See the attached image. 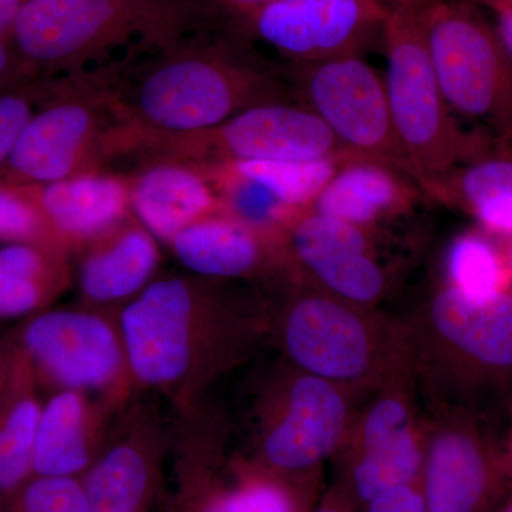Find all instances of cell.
<instances>
[{
  "label": "cell",
  "mask_w": 512,
  "mask_h": 512,
  "mask_svg": "<svg viewBox=\"0 0 512 512\" xmlns=\"http://www.w3.org/2000/svg\"><path fill=\"white\" fill-rule=\"evenodd\" d=\"M284 235L271 234L221 212L195 222L170 242L181 262L202 278H244L279 256Z\"/></svg>",
  "instance_id": "cell-20"
},
{
  "label": "cell",
  "mask_w": 512,
  "mask_h": 512,
  "mask_svg": "<svg viewBox=\"0 0 512 512\" xmlns=\"http://www.w3.org/2000/svg\"><path fill=\"white\" fill-rule=\"evenodd\" d=\"M30 188L63 249L109 234L123 224L131 208L128 178L116 174L92 171Z\"/></svg>",
  "instance_id": "cell-19"
},
{
  "label": "cell",
  "mask_w": 512,
  "mask_h": 512,
  "mask_svg": "<svg viewBox=\"0 0 512 512\" xmlns=\"http://www.w3.org/2000/svg\"><path fill=\"white\" fill-rule=\"evenodd\" d=\"M63 79L20 134L0 183L37 187L99 171L117 126L113 87Z\"/></svg>",
  "instance_id": "cell-5"
},
{
  "label": "cell",
  "mask_w": 512,
  "mask_h": 512,
  "mask_svg": "<svg viewBox=\"0 0 512 512\" xmlns=\"http://www.w3.org/2000/svg\"><path fill=\"white\" fill-rule=\"evenodd\" d=\"M448 106L512 137V72L493 35L450 0L419 9Z\"/></svg>",
  "instance_id": "cell-8"
},
{
  "label": "cell",
  "mask_w": 512,
  "mask_h": 512,
  "mask_svg": "<svg viewBox=\"0 0 512 512\" xmlns=\"http://www.w3.org/2000/svg\"><path fill=\"white\" fill-rule=\"evenodd\" d=\"M42 406L35 373L19 350L12 390L0 417V505L35 477L33 456Z\"/></svg>",
  "instance_id": "cell-25"
},
{
  "label": "cell",
  "mask_w": 512,
  "mask_h": 512,
  "mask_svg": "<svg viewBox=\"0 0 512 512\" xmlns=\"http://www.w3.org/2000/svg\"><path fill=\"white\" fill-rule=\"evenodd\" d=\"M204 10L195 0H26L9 42L37 79L73 77L198 35Z\"/></svg>",
  "instance_id": "cell-3"
},
{
  "label": "cell",
  "mask_w": 512,
  "mask_h": 512,
  "mask_svg": "<svg viewBox=\"0 0 512 512\" xmlns=\"http://www.w3.org/2000/svg\"><path fill=\"white\" fill-rule=\"evenodd\" d=\"M225 2L229 3V5L234 6L235 9H238L241 13H248L258 6L264 5V3L269 2V0H225Z\"/></svg>",
  "instance_id": "cell-40"
},
{
  "label": "cell",
  "mask_w": 512,
  "mask_h": 512,
  "mask_svg": "<svg viewBox=\"0 0 512 512\" xmlns=\"http://www.w3.org/2000/svg\"><path fill=\"white\" fill-rule=\"evenodd\" d=\"M0 512H87L82 478L35 476Z\"/></svg>",
  "instance_id": "cell-31"
},
{
  "label": "cell",
  "mask_w": 512,
  "mask_h": 512,
  "mask_svg": "<svg viewBox=\"0 0 512 512\" xmlns=\"http://www.w3.org/2000/svg\"><path fill=\"white\" fill-rule=\"evenodd\" d=\"M500 33L505 47L512 55V8H503L500 15Z\"/></svg>",
  "instance_id": "cell-38"
},
{
  "label": "cell",
  "mask_w": 512,
  "mask_h": 512,
  "mask_svg": "<svg viewBox=\"0 0 512 512\" xmlns=\"http://www.w3.org/2000/svg\"><path fill=\"white\" fill-rule=\"evenodd\" d=\"M19 350L15 342L0 343V417L8 403L13 379H15L16 365H18Z\"/></svg>",
  "instance_id": "cell-35"
},
{
  "label": "cell",
  "mask_w": 512,
  "mask_h": 512,
  "mask_svg": "<svg viewBox=\"0 0 512 512\" xmlns=\"http://www.w3.org/2000/svg\"><path fill=\"white\" fill-rule=\"evenodd\" d=\"M221 282L158 279L124 309L121 340L138 382L190 402L244 352L255 335V318Z\"/></svg>",
  "instance_id": "cell-1"
},
{
  "label": "cell",
  "mask_w": 512,
  "mask_h": 512,
  "mask_svg": "<svg viewBox=\"0 0 512 512\" xmlns=\"http://www.w3.org/2000/svg\"><path fill=\"white\" fill-rule=\"evenodd\" d=\"M0 239L64 251L47 227L32 188L20 185L0 183Z\"/></svg>",
  "instance_id": "cell-30"
},
{
  "label": "cell",
  "mask_w": 512,
  "mask_h": 512,
  "mask_svg": "<svg viewBox=\"0 0 512 512\" xmlns=\"http://www.w3.org/2000/svg\"><path fill=\"white\" fill-rule=\"evenodd\" d=\"M63 252L37 244L0 248V318L32 315L66 281Z\"/></svg>",
  "instance_id": "cell-27"
},
{
  "label": "cell",
  "mask_w": 512,
  "mask_h": 512,
  "mask_svg": "<svg viewBox=\"0 0 512 512\" xmlns=\"http://www.w3.org/2000/svg\"><path fill=\"white\" fill-rule=\"evenodd\" d=\"M282 340L303 373L340 387L376 373L384 359L382 335L359 306L326 292H305L286 308Z\"/></svg>",
  "instance_id": "cell-10"
},
{
  "label": "cell",
  "mask_w": 512,
  "mask_h": 512,
  "mask_svg": "<svg viewBox=\"0 0 512 512\" xmlns=\"http://www.w3.org/2000/svg\"><path fill=\"white\" fill-rule=\"evenodd\" d=\"M131 210L154 237L171 242L195 222L224 212L220 194L200 165L157 158L128 178Z\"/></svg>",
  "instance_id": "cell-18"
},
{
  "label": "cell",
  "mask_w": 512,
  "mask_h": 512,
  "mask_svg": "<svg viewBox=\"0 0 512 512\" xmlns=\"http://www.w3.org/2000/svg\"><path fill=\"white\" fill-rule=\"evenodd\" d=\"M431 333L440 348L474 380L512 376V295L474 299L446 286L429 309Z\"/></svg>",
  "instance_id": "cell-15"
},
{
  "label": "cell",
  "mask_w": 512,
  "mask_h": 512,
  "mask_svg": "<svg viewBox=\"0 0 512 512\" xmlns=\"http://www.w3.org/2000/svg\"><path fill=\"white\" fill-rule=\"evenodd\" d=\"M382 0H269L245 13L252 32L291 63L360 55L380 33Z\"/></svg>",
  "instance_id": "cell-11"
},
{
  "label": "cell",
  "mask_w": 512,
  "mask_h": 512,
  "mask_svg": "<svg viewBox=\"0 0 512 512\" xmlns=\"http://www.w3.org/2000/svg\"><path fill=\"white\" fill-rule=\"evenodd\" d=\"M343 444L342 487L360 508L393 488L420 485L426 440L414 423L410 400L399 390L377 397Z\"/></svg>",
  "instance_id": "cell-13"
},
{
  "label": "cell",
  "mask_w": 512,
  "mask_h": 512,
  "mask_svg": "<svg viewBox=\"0 0 512 512\" xmlns=\"http://www.w3.org/2000/svg\"><path fill=\"white\" fill-rule=\"evenodd\" d=\"M181 481L183 512H306L301 483L248 463L235 471L228 484L214 483L205 468L185 471Z\"/></svg>",
  "instance_id": "cell-24"
},
{
  "label": "cell",
  "mask_w": 512,
  "mask_h": 512,
  "mask_svg": "<svg viewBox=\"0 0 512 512\" xmlns=\"http://www.w3.org/2000/svg\"><path fill=\"white\" fill-rule=\"evenodd\" d=\"M382 37L390 113L421 185L457 168L473 153V144L458 128L441 90L419 9L389 6Z\"/></svg>",
  "instance_id": "cell-4"
},
{
  "label": "cell",
  "mask_w": 512,
  "mask_h": 512,
  "mask_svg": "<svg viewBox=\"0 0 512 512\" xmlns=\"http://www.w3.org/2000/svg\"><path fill=\"white\" fill-rule=\"evenodd\" d=\"M420 188L431 197L463 205L485 228L512 235V161L488 160L461 171L454 168Z\"/></svg>",
  "instance_id": "cell-26"
},
{
  "label": "cell",
  "mask_w": 512,
  "mask_h": 512,
  "mask_svg": "<svg viewBox=\"0 0 512 512\" xmlns=\"http://www.w3.org/2000/svg\"><path fill=\"white\" fill-rule=\"evenodd\" d=\"M154 55L136 86L113 89L111 151L208 130L251 107L286 100L285 86L224 40L198 33Z\"/></svg>",
  "instance_id": "cell-2"
},
{
  "label": "cell",
  "mask_w": 512,
  "mask_h": 512,
  "mask_svg": "<svg viewBox=\"0 0 512 512\" xmlns=\"http://www.w3.org/2000/svg\"><path fill=\"white\" fill-rule=\"evenodd\" d=\"M284 242L302 271L335 298L366 306L386 291L366 228L309 210L288 225Z\"/></svg>",
  "instance_id": "cell-14"
},
{
  "label": "cell",
  "mask_w": 512,
  "mask_h": 512,
  "mask_svg": "<svg viewBox=\"0 0 512 512\" xmlns=\"http://www.w3.org/2000/svg\"><path fill=\"white\" fill-rule=\"evenodd\" d=\"M409 178L379 161L349 158L320 192L311 211L357 227H372L412 207L417 191Z\"/></svg>",
  "instance_id": "cell-21"
},
{
  "label": "cell",
  "mask_w": 512,
  "mask_h": 512,
  "mask_svg": "<svg viewBox=\"0 0 512 512\" xmlns=\"http://www.w3.org/2000/svg\"><path fill=\"white\" fill-rule=\"evenodd\" d=\"M276 394L249 461L272 476L301 483L342 448L350 429L342 387L299 370Z\"/></svg>",
  "instance_id": "cell-9"
},
{
  "label": "cell",
  "mask_w": 512,
  "mask_h": 512,
  "mask_svg": "<svg viewBox=\"0 0 512 512\" xmlns=\"http://www.w3.org/2000/svg\"><path fill=\"white\" fill-rule=\"evenodd\" d=\"M140 148L156 158L201 167L241 161H311L349 153L313 111L288 101L259 104L220 126L153 138Z\"/></svg>",
  "instance_id": "cell-7"
},
{
  "label": "cell",
  "mask_w": 512,
  "mask_h": 512,
  "mask_svg": "<svg viewBox=\"0 0 512 512\" xmlns=\"http://www.w3.org/2000/svg\"><path fill=\"white\" fill-rule=\"evenodd\" d=\"M160 431L140 424L101 450L82 477L87 512H154L163 483Z\"/></svg>",
  "instance_id": "cell-17"
},
{
  "label": "cell",
  "mask_w": 512,
  "mask_h": 512,
  "mask_svg": "<svg viewBox=\"0 0 512 512\" xmlns=\"http://www.w3.org/2000/svg\"><path fill=\"white\" fill-rule=\"evenodd\" d=\"M362 512H430L420 485H403L377 495L363 505Z\"/></svg>",
  "instance_id": "cell-33"
},
{
  "label": "cell",
  "mask_w": 512,
  "mask_h": 512,
  "mask_svg": "<svg viewBox=\"0 0 512 512\" xmlns=\"http://www.w3.org/2000/svg\"><path fill=\"white\" fill-rule=\"evenodd\" d=\"M352 157L359 156L345 153L311 161H241L227 165L271 192L285 207L305 212L311 210L340 165Z\"/></svg>",
  "instance_id": "cell-28"
},
{
  "label": "cell",
  "mask_w": 512,
  "mask_h": 512,
  "mask_svg": "<svg viewBox=\"0 0 512 512\" xmlns=\"http://www.w3.org/2000/svg\"><path fill=\"white\" fill-rule=\"evenodd\" d=\"M505 512H512V504L507 508V510H505Z\"/></svg>",
  "instance_id": "cell-41"
},
{
  "label": "cell",
  "mask_w": 512,
  "mask_h": 512,
  "mask_svg": "<svg viewBox=\"0 0 512 512\" xmlns=\"http://www.w3.org/2000/svg\"><path fill=\"white\" fill-rule=\"evenodd\" d=\"M288 77L301 106L313 111L346 151L390 165L414 180L394 128L384 80L362 56L292 63Z\"/></svg>",
  "instance_id": "cell-6"
},
{
  "label": "cell",
  "mask_w": 512,
  "mask_h": 512,
  "mask_svg": "<svg viewBox=\"0 0 512 512\" xmlns=\"http://www.w3.org/2000/svg\"><path fill=\"white\" fill-rule=\"evenodd\" d=\"M383 3H389V6H402V8L423 9L433 3L443 2V0H382Z\"/></svg>",
  "instance_id": "cell-39"
},
{
  "label": "cell",
  "mask_w": 512,
  "mask_h": 512,
  "mask_svg": "<svg viewBox=\"0 0 512 512\" xmlns=\"http://www.w3.org/2000/svg\"><path fill=\"white\" fill-rule=\"evenodd\" d=\"M36 79L35 73L20 59L12 43L0 37V92L15 89Z\"/></svg>",
  "instance_id": "cell-34"
},
{
  "label": "cell",
  "mask_w": 512,
  "mask_h": 512,
  "mask_svg": "<svg viewBox=\"0 0 512 512\" xmlns=\"http://www.w3.org/2000/svg\"><path fill=\"white\" fill-rule=\"evenodd\" d=\"M160 252L143 225L124 221L94 241L80 272L84 298L110 303L140 293L156 271Z\"/></svg>",
  "instance_id": "cell-22"
},
{
  "label": "cell",
  "mask_w": 512,
  "mask_h": 512,
  "mask_svg": "<svg viewBox=\"0 0 512 512\" xmlns=\"http://www.w3.org/2000/svg\"><path fill=\"white\" fill-rule=\"evenodd\" d=\"M90 431V407L83 392L63 389L53 394L43 403L37 423L35 476L82 478L104 448Z\"/></svg>",
  "instance_id": "cell-23"
},
{
  "label": "cell",
  "mask_w": 512,
  "mask_h": 512,
  "mask_svg": "<svg viewBox=\"0 0 512 512\" xmlns=\"http://www.w3.org/2000/svg\"><path fill=\"white\" fill-rule=\"evenodd\" d=\"M450 286L474 299H488L505 292L510 269L498 249L476 232L461 235L447 255Z\"/></svg>",
  "instance_id": "cell-29"
},
{
  "label": "cell",
  "mask_w": 512,
  "mask_h": 512,
  "mask_svg": "<svg viewBox=\"0 0 512 512\" xmlns=\"http://www.w3.org/2000/svg\"><path fill=\"white\" fill-rule=\"evenodd\" d=\"M510 2H512V0H510Z\"/></svg>",
  "instance_id": "cell-42"
},
{
  "label": "cell",
  "mask_w": 512,
  "mask_h": 512,
  "mask_svg": "<svg viewBox=\"0 0 512 512\" xmlns=\"http://www.w3.org/2000/svg\"><path fill=\"white\" fill-rule=\"evenodd\" d=\"M37 382L60 390L103 389L123 370V340L101 316L83 311L36 313L13 340Z\"/></svg>",
  "instance_id": "cell-12"
},
{
  "label": "cell",
  "mask_w": 512,
  "mask_h": 512,
  "mask_svg": "<svg viewBox=\"0 0 512 512\" xmlns=\"http://www.w3.org/2000/svg\"><path fill=\"white\" fill-rule=\"evenodd\" d=\"M497 474L493 450L471 421H444L426 440L420 490L430 512L483 511Z\"/></svg>",
  "instance_id": "cell-16"
},
{
  "label": "cell",
  "mask_w": 512,
  "mask_h": 512,
  "mask_svg": "<svg viewBox=\"0 0 512 512\" xmlns=\"http://www.w3.org/2000/svg\"><path fill=\"white\" fill-rule=\"evenodd\" d=\"M59 83L56 79H36L0 92V168L8 161L30 119L56 92Z\"/></svg>",
  "instance_id": "cell-32"
},
{
  "label": "cell",
  "mask_w": 512,
  "mask_h": 512,
  "mask_svg": "<svg viewBox=\"0 0 512 512\" xmlns=\"http://www.w3.org/2000/svg\"><path fill=\"white\" fill-rule=\"evenodd\" d=\"M311 512H362V508L340 485V487L332 488L323 498L322 503Z\"/></svg>",
  "instance_id": "cell-36"
},
{
  "label": "cell",
  "mask_w": 512,
  "mask_h": 512,
  "mask_svg": "<svg viewBox=\"0 0 512 512\" xmlns=\"http://www.w3.org/2000/svg\"><path fill=\"white\" fill-rule=\"evenodd\" d=\"M26 0H0V37L9 40L13 26Z\"/></svg>",
  "instance_id": "cell-37"
}]
</instances>
